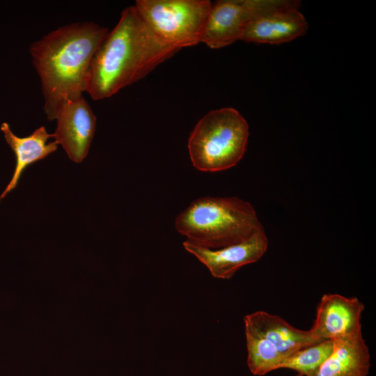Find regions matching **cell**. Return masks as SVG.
I'll use <instances>...</instances> for the list:
<instances>
[{
    "instance_id": "obj_1",
    "label": "cell",
    "mask_w": 376,
    "mask_h": 376,
    "mask_svg": "<svg viewBox=\"0 0 376 376\" xmlns=\"http://www.w3.org/2000/svg\"><path fill=\"white\" fill-rule=\"evenodd\" d=\"M179 50L158 38L134 6L127 7L92 58L85 92L94 100L109 97L143 78Z\"/></svg>"
},
{
    "instance_id": "obj_2",
    "label": "cell",
    "mask_w": 376,
    "mask_h": 376,
    "mask_svg": "<svg viewBox=\"0 0 376 376\" xmlns=\"http://www.w3.org/2000/svg\"><path fill=\"white\" fill-rule=\"evenodd\" d=\"M92 22L61 26L29 48L41 84L44 111L49 120L64 100L83 95L92 58L108 33Z\"/></svg>"
},
{
    "instance_id": "obj_3",
    "label": "cell",
    "mask_w": 376,
    "mask_h": 376,
    "mask_svg": "<svg viewBox=\"0 0 376 376\" xmlns=\"http://www.w3.org/2000/svg\"><path fill=\"white\" fill-rule=\"evenodd\" d=\"M261 226L253 206L237 197L197 198L175 221L187 242L210 249L240 242Z\"/></svg>"
},
{
    "instance_id": "obj_4",
    "label": "cell",
    "mask_w": 376,
    "mask_h": 376,
    "mask_svg": "<svg viewBox=\"0 0 376 376\" xmlns=\"http://www.w3.org/2000/svg\"><path fill=\"white\" fill-rule=\"evenodd\" d=\"M249 135L246 120L234 108L208 112L197 123L188 140L194 167L217 172L235 166L246 152Z\"/></svg>"
},
{
    "instance_id": "obj_5",
    "label": "cell",
    "mask_w": 376,
    "mask_h": 376,
    "mask_svg": "<svg viewBox=\"0 0 376 376\" xmlns=\"http://www.w3.org/2000/svg\"><path fill=\"white\" fill-rule=\"evenodd\" d=\"M244 323L247 365L257 376L279 369L281 363L297 350L322 341L310 330L297 329L280 316L263 311L245 315Z\"/></svg>"
},
{
    "instance_id": "obj_6",
    "label": "cell",
    "mask_w": 376,
    "mask_h": 376,
    "mask_svg": "<svg viewBox=\"0 0 376 376\" xmlns=\"http://www.w3.org/2000/svg\"><path fill=\"white\" fill-rule=\"evenodd\" d=\"M211 6L208 0H137L134 5L150 30L179 49L201 42Z\"/></svg>"
},
{
    "instance_id": "obj_7",
    "label": "cell",
    "mask_w": 376,
    "mask_h": 376,
    "mask_svg": "<svg viewBox=\"0 0 376 376\" xmlns=\"http://www.w3.org/2000/svg\"><path fill=\"white\" fill-rule=\"evenodd\" d=\"M277 0H219L212 6L201 42L219 49L240 40L251 21Z\"/></svg>"
},
{
    "instance_id": "obj_8",
    "label": "cell",
    "mask_w": 376,
    "mask_h": 376,
    "mask_svg": "<svg viewBox=\"0 0 376 376\" xmlns=\"http://www.w3.org/2000/svg\"><path fill=\"white\" fill-rule=\"evenodd\" d=\"M54 141L70 159L81 162L87 156L96 127V117L83 95L63 100L55 112Z\"/></svg>"
},
{
    "instance_id": "obj_9",
    "label": "cell",
    "mask_w": 376,
    "mask_h": 376,
    "mask_svg": "<svg viewBox=\"0 0 376 376\" xmlns=\"http://www.w3.org/2000/svg\"><path fill=\"white\" fill-rule=\"evenodd\" d=\"M185 249L194 256L217 279H230L241 267L257 262L265 254L268 239L263 226L258 228L248 238L217 249H210L183 242Z\"/></svg>"
},
{
    "instance_id": "obj_10",
    "label": "cell",
    "mask_w": 376,
    "mask_h": 376,
    "mask_svg": "<svg viewBox=\"0 0 376 376\" xmlns=\"http://www.w3.org/2000/svg\"><path fill=\"white\" fill-rule=\"evenodd\" d=\"M299 1L277 0L251 21L241 40L275 45L304 35L308 23L299 10Z\"/></svg>"
},
{
    "instance_id": "obj_11",
    "label": "cell",
    "mask_w": 376,
    "mask_h": 376,
    "mask_svg": "<svg viewBox=\"0 0 376 376\" xmlns=\"http://www.w3.org/2000/svg\"><path fill=\"white\" fill-rule=\"evenodd\" d=\"M364 304L357 297L324 294L310 331L319 340H334L361 332Z\"/></svg>"
},
{
    "instance_id": "obj_12",
    "label": "cell",
    "mask_w": 376,
    "mask_h": 376,
    "mask_svg": "<svg viewBox=\"0 0 376 376\" xmlns=\"http://www.w3.org/2000/svg\"><path fill=\"white\" fill-rule=\"evenodd\" d=\"M332 352L308 376H368L370 366L368 347L362 331L333 340Z\"/></svg>"
},
{
    "instance_id": "obj_13",
    "label": "cell",
    "mask_w": 376,
    "mask_h": 376,
    "mask_svg": "<svg viewBox=\"0 0 376 376\" xmlns=\"http://www.w3.org/2000/svg\"><path fill=\"white\" fill-rule=\"evenodd\" d=\"M0 130L16 159L12 178L0 195L1 201L15 189L25 169L31 164L54 152L58 148V143L55 141L48 143V140L53 138V134H49L44 126H40L31 134L24 137L15 134L7 123H3Z\"/></svg>"
},
{
    "instance_id": "obj_14",
    "label": "cell",
    "mask_w": 376,
    "mask_h": 376,
    "mask_svg": "<svg viewBox=\"0 0 376 376\" xmlns=\"http://www.w3.org/2000/svg\"><path fill=\"white\" fill-rule=\"evenodd\" d=\"M333 347V340H324L301 348L286 358L279 368L291 369L299 375L308 376L327 359Z\"/></svg>"
},
{
    "instance_id": "obj_15",
    "label": "cell",
    "mask_w": 376,
    "mask_h": 376,
    "mask_svg": "<svg viewBox=\"0 0 376 376\" xmlns=\"http://www.w3.org/2000/svg\"><path fill=\"white\" fill-rule=\"evenodd\" d=\"M294 376H302V375H299V374H297V375H294Z\"/></svg>"
}]
</instances>
